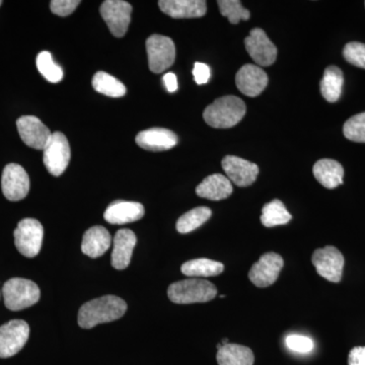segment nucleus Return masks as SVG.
<instances>
[{
    "mask_svg": "<svg viewBox=\"0 0 365 365\" xmlns=\"http://www.w3.org/2000/svg\"><path fill=\"white\" fill-rule=\"evenodd\" d=\"M148 66L153 73H162L170 68L176 59V47L169 37L153 35L146 41Z\"/></svg>",
    "mask_w": 365,
    "mask_h": 365,
    "instance_id": "6",
    "label": "nucleus"
},
{
    "mask_svg": "<svg viewBox=\"0 0 365 365\" xmlns=\"http://www.w3.org/2000/svg\"><path fill=\"white\" fill-rule=\"evenodd\" d=\"M348 365H365V347H354L348 355Z\"/></svg>",
    "mask_w": 365,
    "mask_h": 365,
    "instance_id": "37",
    "label": "nucleus"
},
{
    "mask_svg": "<svg viewBox=\"0 0 365 365\" xmlns=\"http://www.w3.org/2000/svg\"><path fill=\"white\" fill-rule=\"evenodd\" d=\"M158 6L174 19L201 18L207 11V2L204 0H160Z\"/></svg>",
    "mask_w": 365,
    "mask_h": 365,
    "instance_id": "17",
    "label": "nucleus"
},
{
    "mask_svg": "<svg viewBox=\"0 0 365 365\" xmlns=\"http://www.w3.org/2000/svg\"><path fill=\"white\" fill-rule=\"evenodd\" d=\"M268 76L260 66L246 64L237 71L235 85L248 97H258L268 86Z\"/></svg>",
    "mask_w": 365,
    "mask_h": 365,
    "instance_id": "16",
    "label": "nucleus"
},
{
    "mask_svg": "<svg viewBox=\"0 0 365 365\" xmlns=\"http://www.w3.org/2000/svg\"><path fill=\"white\" fill-rule=\"evenodd\" d=\"M283 266L284 261L279 254L270 252L262 255L259 261L256 262L250 270V280L257 287H271L279 277Z\"/></svg>",
    "mask_w": 365,
    "mask_h": 365,
    "instance_id": "11",
    "label": "nucleus"
},
{
    "mask_svg": "<svg viewBox=\"0 0 365 365\" xmlns=\"http://www.w3.org/2000/svg\"><path fill=\"white\" fill-rule=\"evenodd\" d=\"M292 218V216L288 212L284 204L278 199H274L262 209L261 222L266 227L287 225Z\"/></svg>",
    "mask_w": 365,
    "mask_h": 365,
    "instance_id": "27",
    "label": "nucleus"
},
{
    "mask_svg": "<svg viewBox=\"0 0 365 365\" xmlns=\"http://www.w3.org/2000/svg\"><path fill=\"white\" fill-rule=\"evenodd\" d=\"M93 88L98 93L111 98H121L126 93V88L121 81L105 71H98L93 76Z\"/></svg>",
    "mask_w": 365,
    "mask_h": 365,
    "instance_id": "28",
    "label": "nucleus"
},
{
    "mask_svg": "<svg viewBox=\"0 0 365 365\" xmlns=\"http://www.w3.org/2000/svg\"><path fill=\"white\" fill-rule=\"evenodd\" d=\"M112 237L104 227L97 225L86 230L81 242V251L91 258H98L110 249Z\"/></svg>",
    "mask_w": 365,
    "mask_h": 365,
    "instance_id": "21",
    "label": "nucleus"
},
{
    "mask_svg": "<svg viewBox=\"0 0 365 365\" xmlns=\"http://www.w3.org/2000/svg\"><path fill=\"white\" fill-rule=\"evenodd\" d=\"M343 133L346 138L354 143H365V113L347 120L343 127Z\"/></svg>",
    "mask_w": 365,
    "mask_h": 365,
    "instance_id": "32",
    "label": "nucleus"
},
{
    "mask_svg": "<svg viewBox=\"0 0 365 365\" xmlns=\"http://www.w3.org/2000/svg\"><path fill=\"white\" fill-rule=\"evenodd\" d=\"M135 140L143 150L163 151L175 148L178 143V137L169 129L150 128L137 134Z\"/></svg>",
    "mask_w": 365,
    "mask_h": 365,
    "instance_id": "19",
    "label": "nucleus"
},
{
    "mask_svg": "<svg viewBox=\"0 0 365 365\" xmlns=\"http://www.w3.org/2000/svg\"><path fill=\"white\" fill-rule=\"evenodd\" d=\"M14 245L16 249L26 258H34L42 248L44 228L39 220L25 218L19 222L14 230Z\"/></svg>",
    "mask_w": 365,
    "mask_h": 365,
    "instance_id": "5",
    "label": "nucleus"
},
{
    "mask_svg": "<svg viewBox=\"0 0 365 365\" xmlns=\"http://www.w3.org/2000/svg\"><path fill=\"white\" fill-rule=\"evenodd\" d=\"M312 263L317 273L330 282L338 283L342 279L344 257L335 247L317 249L312 256Z\"/></svg>",
    "mask_w": 365,
    "mask_h": 365,
    "instance_id": "7",
    "label": "nucleus"
},
{
    "mask_svg": "<svg viewBox=\"0 0 365 365\" xmlns=\"http://www.w3.org/2000/svg\"><path fill=\"white\" fill-rule=\"evenodd\" d=\"M194 79L197 85H205L210 79L211 71L207 64L196 62L193 69Z\"/></svg>",
    "mask_w": 365,
    "mask_h": 365,
    "instance_id": "36",
    "label": "nucleus"
},
{
    "mask_svg": "<svg viewBox=\"0 0 365 365\" xmlns=\"http://www.w3.org/2000/svg\"><path fill=\"white\" fill-rule=\"evenodd\" d=\"M38 71L49 83H57L63 78V71L52 58L51 53L43 51L39 53L36 60Z\"/></svg>",
    "mask_w": 365,
    "mask_h": 365,
    "instance_id": "30",
    "label": "nucleus"
},
{
    "mask_svg": "<svg viewBox=\"0 0 365 365\" xmlns=\"http://www.w3.org/2000/svg\"><path fill=\"white\" fill-rule=\"evenodd\" d=\"M163 83L169 93H175L178 90V81L176 74L168 72L163 76Z\"/></svg>",
    "mask_w": 365,
    "mask_h": 365,
    "instance_id": "38",
    "label": "nucleus"
},
{
    "mask_svg": "<svg viewBox=\"0 0 365 365\" xmlns=\"http://www.w3.org/2000/svg\"><path fill=\"white\" fill-rule=\"evenodd\" d=\"M222 165L227 179L237 187L251 186L259 175V168L256 163L234 155L223 158Z\"/></svg>",
    "mask_w": 365,
    "mask_h": 365,
    "instance_id": "15",
    "label": "nucleus"
},
{
    "mask_svg": "<svg viewBox=\"0 0 365 365\" xmlns=\"http://www.w3.org/2000/svg\"><path fill=\"white\" fill-rule=\"evenodd\" d=\"M225 270L222 263L210 259H195L182 264V273L188 277H212L222 274Z\"/></svg>",
    "mask_w": 365,
    "mask_h": 365,
    "instance_id": "26",
    "label": "nucleus"
},
{
    "mask_svg": "<svg viewBox=\"0 0 365 365\" xmlns=\"http://www.w3.org/2000/svg\"><path fill=\"white\" fill-rule=\"evenodd\" d=\"M79 4V0H52L50 2V9L52 13L57 16H67L73 13Z\"/></svg>",
    "mask_w": 365,
    "mask_h": 365,
    "instance_id": "35",
    "label": "nucleus"
},
{
    "mask_svg": "<svg viewBox=\"0 0 365 365\" xmlns=\"http://www.w3.org/2000/svg\"><path fill=\"white\" fill-rule=\"evenodd\" d=\"M220 13L223 16H227L230 23L237 25L240 21L249 20L250 11L242 6L239 0H220L217 1Z\"/></svg>",
    "mask_w": 365,
    "mask_h": 365,
    "instance_id": "31",
    "label": "nucleus"
},
{
    "mask_svg": "<svg viewBox=\"0 0 365 365\" xmlns=\"http://www.w3.org/2000/svg\"><path fill=\"white\" fill-rule=\"evenodd\" d=\"M101 16L115 37H123L130 25L132 6L124 0H106L100 9Z\"/></svg>",
    "mask_w": 365,
    "mask_h": 365,
    "instance_id": "10",
    "label": "nucleus"
},
{
    "mask_svg": "<svg viewBox=\"0 0 365 365\" xmlns=\"http://www.w3.org/2000/svg\"><path fill=\"white\" fill-rule=\"evenodd\" d=\"M211 215V209L204 206L192 209L178 220L177 230L180 234H189L207 222Z\"/></svg>",
    "mask_w": 365,
    "mask_h": 365,
    "instance_id": "29",
    "label": "nucleus"
},
{
    "mask_svg": "<svg viewBox=\"0 0 365 365\" xmlns=\"http://www.w3.org/2000/svg\"><path fill=\"white\" fill-rule=\"evenodd\" d=\"M2 193L9 201L23 200L30 191V179L26 170L16 163L4 168L1 178Z\"/></svg>",
    "mask_w": 365,
    "mask_h": 365,
    "instance_id": "13",
    "label": "nucleus"
},
{
    "mask_svg": "<svg viewBox=\"0 0 365 365\" xmlns=\"http://www.w3.org/2000/svg\"><path fill=\"white\" fill-rule=\"evenodd\" d=\"M216 359L218 365H253L254 353L246 346L228 343L218 349Z\"/></svg>",
    "mask_w": 365,
    "mask_h": 365,
    "instance_id": "24",
    "label": "nucleus"
},
{
    "mask_svg": "<svg viewBox=\"0 0 365 365\" xmlns=\"http://www.w3.org/2000/svg\"><path fill=\"white\" fill-rule=\"evenodd\" d=\"M216 294L217 288L213 283L197 278L178 281L168 288V297L170 302L178 304L210 302Z\"/></svg>",
    "mask_w": 365,
    "mask_h": 365,
    "instance_id": "3",
    "label": "nucleus"
},
{
    "mask_svg": "<svg viewBox=\"0 0 365 365\" xmlns=\"http://www.w3.org/2000/svg\"><path fill=\"white\" fill-rule=\"evenodd\" d=\"M343 56L352 66L365 69V45L362 43H348L343 50Z\"/></svg>",
    "mask_w": 365,
    "mask_h": 365,
    "instance_id": "33",
    "label": "nucleus"
},
{
    "mask_svg": "<svg viewBox=\"0 0 365 365\" xmlns=\"http://www.w3.org/2000/svg\"><path fill=\"white\" fill-rule=\"evenodd\" d=\"M246 105L242 98L225 96L209 105L203 113L206 123L213 128H232L246 115Z\"/></svg>",
    "mask_w": 365,
    "mask_h": 365,
    "instance_id": "2",
    "label": "nucleus"
},
{
    "mask_svg": "<svg viewBox=\"0 0 365 365\" xmlns=\"http://www.w3.org/2000/svg\"><path fill=\"white\" fill-rule=\"evenodd\" d=\"M16 127L21 140L34 150H44L52 136L50 129L35 116L19 118Z\"/></svg>",
    "mask_w": 365,
    "mask_h": 365,
    "instance_id": "14",
    "label": "nucleus"
},
{
    "mask_svg": "<svg viewBox=\"0 0 365 365\" xmlns=\"http://www.w3.org/2000/svg\"><path fill=\"white\" fill-rule=\"evenodd\" d=\"M1 4H2V1H1V0H0V6H1Z\"/></svg>",
    "mask_w": 365,
    "mask_h": 365,
    "instance_id": "39",
    "label": "nucleus"
},
{
    "mask_svg": "<svg viewBox=\"0 0 365 365\" xmlns=\"http://www.w3.org/2000/svg\"><path fill=\"white\" fill-rule=\"evenodd\" d=\"M287 346L292 351L297 353H309L313 350L314 342L309 337L300 335H289L285 339Z\"/></svg>",
    "mask_w": 365,
    "mask_h": 365,
    "instance_id": "34",
    "label": "nucleus"
},
{
    "mask_svg": "<svg viewBox=\"0 0 365 365\" xmlns=\"http://www.w3.org/2000/svg\"><path fill=\"white\" fill-rule=\"evenodd\" d=\"M232 185L227 177L222 174L210 175L196 188V194L201 198L220 201L232 195Z\"/></svg>",
    "mask_w": 365,
    "mask_h": 365,
    "instance_id": "22",
    "label": "nucleus"
},
{
    "mask_svg": "<svg viewBox=\"0 0 365 365\" xmlns=\"http://www.w3.org/2000/svg\"><path fill=\"white\" fill-rule=\"evenodd\" d=\"M137 242L136 235L131 230H118L114 237L112 266L117 270H124L131 262L132 253Z\"/></svg>",
    "mask_w": 365,
    "mask_h": 365,
    "instance_id": "20",
    "label": "nucleus"
},
{
    "mask_svg": "<svg viewBox=\"0 0 365 365\" xmlns=\"http://www.w3.org/2000/svg\"><path fill=\"white\" fill-rule=\"evenodd\" d=\"M343 83H344V78H343V72L339 67H327L324 72L323 79L321 81V85H319L322 96L328 102H337L342 93Z\"/></svg>",
    "mask_w": 365,
    "mask_h": 365,
    "instance_id": "25",
    "label": "nucleus"
},
{
    "mask_svg": "<svg viewBox=\"0 0 365 365\" xmlns=\"http://www.w3.org/2000/svg\"><path fill=\"white\" fill-rule=\"evenodd\" d=\"M144 212L145 210L141 203L118 200L108 206L104 218L112 225H126L141 220Z\"/></svg>",
    "mask_w": 365,
    "mask_h": 365,
    "instance_id": "18",
    "label": "nucleus"
},
{
    "mask_svg": "<svg viewBox=\"0 0 365 365\" xmlns=\"http://www.w3.org/2000/svg\"><path fill=\"white\" fill-rule=\"evenodd\" d=\"M245 47L251 58L258 66H272L277 58V48L269 39L265 31L260 28L253 29L245 39Z\"/></svg>",
    "mask_w": 365,
    "mask_h": 365,
    "instance_id": "12",
    "label": "nucleus"
},
{
    "mask_svg": "<svg viewBox=\"0 0 365 365\" xmlns=\"http://www.w3.org/2000/svg\"><path fill=\"white\" fill-rule=\"evenodd\" d=\"M43 151L45 167L48 172L55 177L63 174L71 160V146L66 136L61 132L52 133L49 143Z\"/></svg>",
    "mask_w": 365,
    "mask_h": 365,
    "instance_id": "8",
    "label": "nucleus"
},
{
    "mask_svg": "<svg viewBox=\"0 0 365 365\" xmlns=\"http://www.w3.org/2000/svg\"></svg>",
    "mask_w": 365,
    "mask_h": 365,
    "instance_id": "40",
    "label": "nucleus"
},
{
    "mask_svg": "<svg viewBox=\"0 0 365 365\" xmlns=\"http://www.w3.org/2000/svg\"><path fill=\"white\" fill-rule=\"evenodd\" d=\"M314 176L327 189H335L343 184L344 169L337 160L323 158L314 163Z\"/></svg>",
    "mask_w": 365,
    "mask_h": 365,
    "instance_id": "23",
    "label": "nucleus"
},
{
    "mask_svg": "<svg viewBox=\"0 0 365 365\" xmlns=\"http://www.w3.org/2000/svg\"><path fill=\"white\" fill-rule=\"evenodd\" d=\"M29 335L30 327L21 319H13L0 327V359L18 354L26 345Z\"/></svg>",
    "mask_w": 365,
    "mask_h": 365,
    "instance_id": "9",
    "label": "nucleus"
},
{
    "mask_svg": "<svg viewBox=\"0 0 365 365\" xmlns=\"http://www.w3.org/2000/svg\"><path fill=\"white\" fill-rule=\"evenodd\" d=\"M4 304L11 311H21L39 302L40 288L33 281L13 278L6 281L2 289Z\"/></svg>",
    "mask_w": 365,
    "mask_h": 365,
    "instance_id": "4",
    "label": "nucleus"
},
{
    "mask_svg": "<svg viewBox=\"0 0 365 365\" xmlns=\"http://www.w3.org/2000/svg\"><path fill=\"white\" fill-rule=\"evenodd\" d=\"M127 311V304L121 297L106 295L86 302L78 312V325L91 329L100 324L110 323L122 318Z\"/></svg>",
    "mask_w": 365,
    "mask_h": 365,
    "instance_id": "1",
    "label": "nucleus"
}]
</instances>
